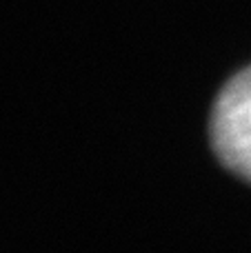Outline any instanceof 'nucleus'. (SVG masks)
Returning <instances> with one entry per match:
<instances>
[{
	"mask_svg": "<svg viewBox=\"0 0 251 253\" xmlns=\"http://www.w3.org/2000/svg\"><path fill=\"white\" fill-rule=\"evenodd\" d=\"M209 135L222 167L251 184V67L234 76L218 93Z\"/></svg>",
	"mask_w": 251,
	"mask_h": 253,
	"instance_id": "f257e3e1",
	"label": "nucleus"
}]
</instances>
